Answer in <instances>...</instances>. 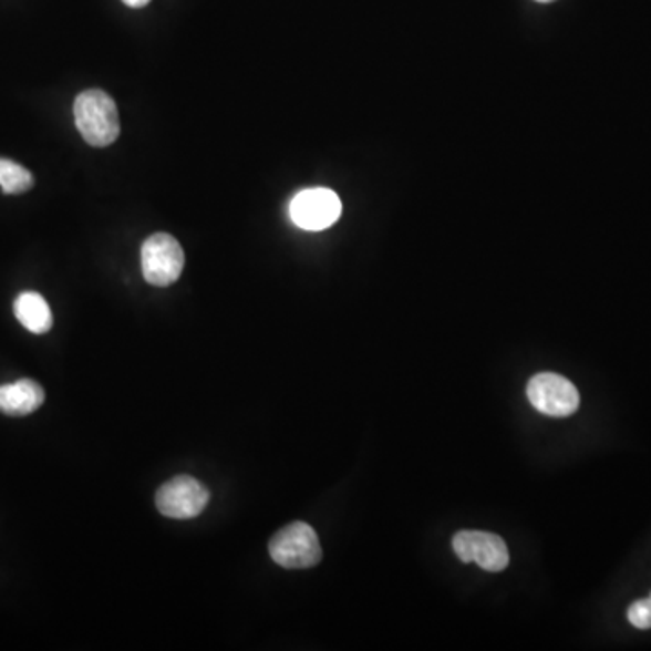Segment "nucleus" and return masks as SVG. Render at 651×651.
<instances>
[{"mask_svg": "<svg viewBox=\"0 0 651 651\" xmlns=\"http://www.w3.org/2000/svg\"><path fill=\"white\" fill-rule=\"evenodd\" d=\"M74 122L82 138L93 147H107L118 140V108L105 91L80 93L74 100Z\"/></svg>", "mask_w": 651, "mask_h": 651, "instance_id": "1", "label": "nucleus"}, {"mask_svg": "<svg viewBox=\"0 0 651 651\" xmlns=\"http://www.w3.org/2000/svg\"><path fill=\"white\" fill-rule=\"evenodd\" d=\"M538 2H552V0H538Z\"/></svg>", "mask_w": 651, "mask_h": 651, "instance_id": "13", "label": "nucleus"}, {"mask_svg": "<svg viewBox=\"0 0 651 651\" xmlns=\"http://www.w3.org/2000/svg\"><path fill=\"white\" fill-rule=\"evenodd\" d=\"M124 2L128 8H144L151 0H124Z\"/></svg>", "mask_w": 651, "mask_h": 651, "instance_id": "12", "label": "nucleus"}, {"mask_svg": "<svg viewBox=\"0 0 651 651\" xmlns=\"http://www.w3.org/2000/svg\"><path fill=\"white\" fill-rule=\"evenodd\" d=\"M45 393L35 380H17L0 385V413L8 416H25L35 413L44 404Z\"/></svg>", "mask_w": 651, "mask_h": 651, "instance_id": "8", "label": "nucleus"}, {"mask_svg": "<svg viewBox=\"0 0 651 651\" xmlns=\"http://www.w3.org/2000/svg\"><path fill=\"white\" fill-rule=\"evenodd\" d=\"M273 561L282 568H311L322 559L321 542L308 524L296 521L281 528L268 545Z\"/></svg>", "mask_w": 651, "mask_h": 651, "instance_id": "2", "label": "nucleus"}, {"mask_svg": "<svg viewBox=\"0 0 651 651\" xmlns=\"http://www.w3.org/2000/svg\"><path fill=\"white\" fill-rule=\"evenodd\" d=\"M628 621L632 627L639 630H650L651 628V597L650 599H641V601L633 602L632 607L628 608Z\"/></svg>", "mask_w": 651, "mask_h": 651, "instance_id": "11", "label": "nucleus"}, {"mask_svg": "<svg viewBox=\"0 0 651 651\" xmlns=\"http://www.w3.org/2000/svg\"><path fill=\"white\" fill-rule=\"evenodd\" d=\"M185 267V254L178 239L168 234H154L142 247V273L153 287H170Z\"/></svg>", "mask_w": 651, "mask_h": 651, "instance_id": "3", "label": "nucleus"}, {"mask_svg": "<svg viewBox=\"0 0 651 651\" xmlns=\"http://www.w3.org/2000/svg\"><path fill=\"white\" fill-rule=\"evenodd\" d=\"M453 548L459 561L476 562L487 572H502L510 561L507 542L496 534L462 530L454 536Z\"/></svg>", "mask_w": 651, "mask_h": 651, "instance_id": "7", "label": "nucleus"}, {"mask_svg": "<svg viewBox=\"0 0 651 651\" xmlns=\"http://www.w3.org/2000/svg\"><path fill=\"white\" fill-rule=\"evenodd\" d=\"M33 174L17 162L0 158V188L4 194L28 193L33 187Z\"/></svg>", "mask_w": 651, "mask_h": 651, "instance_id": "10", "label": "nucleus"}, {"mask_svg": "<svg viewBox=\"0 0 651 651\" xmlns=\"http://www.w3.org/2000/svg\"><path fill=\"white\" fill-rule=\"evenodd\" d=\"M341 214V199L330 188L302 190L290 203L291 221L311 232L335 225Z\"/></svg>", "mask_w": 651, "mask_h": 651, "instance_id": "6", "label": "nucleus"}, {"mask_svg": "<svg viewBox=\"0 0 651 651\" xmlns=\"http://www.w3.org/2000/svg\"><path fill=\"white\" fill-rule=\"evenodd\" d=\"M530 404L547 416L565 418L579 410V391L576 385L558 373H539L527 385Z\"/></svg>", "mask_w": 651, "mask_h": 651, "instance_id": "4", "label": "nucleus"}, {"mask_svg": "<svg viewBox=\"0 0 651 651\" xmlns=\"http://www.w3.org/2000/svg\"><path fill=\"white\" fill-rule=\"evenodd\" d=\"M16 317L20 324L24 326L25 330L42 335L48 333L53 326V313H51L50 304L44 297L37 293V291H24L17 297Z\"/></svg>", "mask_w": 651, "mask_h": 651, "instance_id": "9", "label": "nucleus"}, {"mask_svg": "<svg viewBox=\"0 0 651 651\" xmlns=\"http://www.w3.org/2000/svg\"><path fill=\"white\" fill-rule=\"evenodd\" d=\"M210 490L193 476H176L156 493V507L165 518H196L207 507Z\"/></svg>", "mask_w": 651, "mask_h": 651, "instance_id": "5", "label": "nucleus"}]
</instances>
